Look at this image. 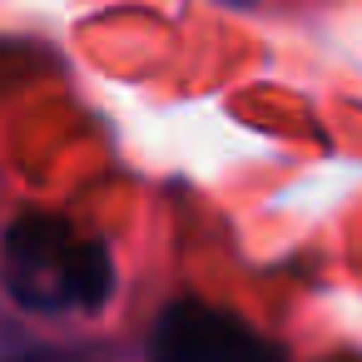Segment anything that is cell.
I'll return each mask as SVG.
<instances>
[{
    "mask_svg": "<svg viewBox=\"0 0 362 362\" xmlns=\"http://www.w3.org/2000/svg\"><path fill=\"white\" fill-rule=\"evenodd\" d=\"M0 273L21 308L30 313H65V308H105L115 288L110 248L100 238H75L65 218L25 214L6 228Z\"/></svg>",
    "mask_w": 362,
    "mask_h": 362,
    "instance_id": "1",
    "label": "cell"
},
{
    "mask_svg": "<svg viewBox=\"0 0 362 362\" xmlns=\"http://www.w3.org/2000/svg\"><path fill=\"white\" fill-rule=\"evenodd\" d=\"M278 352L248 332L233 313L199 298H179L149 332V362H273Z\"/></svg>",
    "mask_w": 362,
    "mask_h": 362,
    "instance_id": "2",
    "label": "cell"
},
{
    "mask_svg": "<svg viewBox=\"0 0 362 362\" xmlns=\"http://www.w3.org/2000/svg\"><path fill=\"white\" fill-rule=\"evenodd\" d=\"M11 362H60V357H50V352H21V357H11Z\"/></svg>",
    "mask_w": 362,
    "mask_h": 362,
    "instance_id": "3",
    "label": "cell"
},
{
    "mask_svg": "<svg viewBox=\"0 0 362 362\" xmlns=\"http://www.w3.org/2000/svg\"><path fill=\"white\" fill-rule=\"evenodd\" d=\"M273 362H278V357H273Z\"/></svg>",
    "mask_w": 362,
    "mask_h": 362,
    "instance_id": "4",
    "label": "cell"
}]
</instances>
